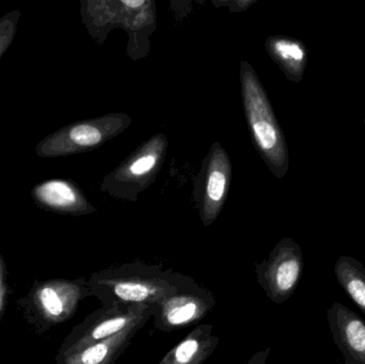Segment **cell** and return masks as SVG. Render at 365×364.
Segmentation results:
<instances>
[{"instance_id": "1", "label": "cell", "mask_w": 365, "mask_h": 364, "mask_svg": "<svg viewBox=\"0 0 365 364\" xmlns=\"http://www.w3.org/2000/svg\"><path fill=\"white\" fill-rule=\"evenodd\" d=\"M181 274L158 265L134 262L92 274L88 286L102 306H155L179 288Z\"/></svg>"}, {"instance_id": "2", "label": "cell", "mask_w": 365, "mask_h": 364, "mask_svg": "<svg viewBox=\"0 0 365 364\" xmlns=\"http://www.w3.org/2000/svg\"><path fill=\"white\" fill-rule=\"evenodd\" d=\"M92 296L85 277L36 281L17 308L32 331L43 335L75 316L81 301Z\"/></svg>"}, {"instance_id": "3", "label": "cell", "mask_w": 365, "mask_h": 364, "mask_svg": "<svg viewBox=\"0 0 365 364\" xmlns=\"http://www.w3.org/2000/svg\"><path fill=\"white\" fill-rule=\"evenodd\" d=\"M155 306H102L73 328L58 350L56 361L77 348L103 341L136 326H145L156 311Z\"/></svg>"}, {"instance_id": "4", "label": "cell", "mask_w": 365, "mask_h": 364, "mask_svg": "<svg viewBox=\"0 0 365 364\" xmlns=\"http://www.w3.org/2000/svg\"><path fill=\"white\" fill-rule=\"evenodd\" d=\"M304 271V258L299 246L284 239L270 252L268 259L255 267L257 284L266 296L277 305L291 298L299 286Z\"/></svg>"}, {"instance_id": "5", "label": "cell", "mask_w": 365, "mask_h": 364, "mask_svg": "<svg viewBox=\"0 0 365 364\" xmlns=\"http://www.w3.org/2000/svg\"><path fill=\"white\" fill-rule=\"evenodd\" d=\"M216 305L212 293L181 276L179 288L156 308L154 326L163 333H171L203 320Z\"/></svg>"}, {"instance_id": "6", "label": "cell", "mask_w": 365, "mask_h": 364, "mask_svg": "<svg viewBox=\"0 0 365 364\" xmlns=\"http://www.w3.org/2000/svg\"><path fill=\"white\" fill-rule=\"evenodd\" d=\"M327 320L345 364H365L364 321L341 303H334L328 310Z\"/></svg>"}, {"instance_id": "7", "label": "cell", "mask_w": 365, "mask_h": 364, "mask_svg": "<svg viewBox=\"0 0 365 364\" xmlns=\"http://www.w3.org/2000/svg\"><path fill=\"white\" fill-rule=\"evenodd\" d=\"M31 198L40 209L62 215H83L91 211L78 188L68 180L40 182L32 187Z\"/></svg>"}, {"instance_id": "8", "label": "cell", "mask_w": 365, "mask_h": 364, "mask_svg": "<svg viewBox=\"0 0 365 364\" xmlns=\"http://www.w3.org/2000/svg\"><path fill=\"white\" fill-rule=\"evenodd\" d=\"M245 100L249 121L252 126L257 145L264 153L272 155L280 147V135L270 118L265 96L255 81L251 80L245 87Z\"/></svg>"}, {"instance_id": "9", "label": "cell", "mask_w": 365, "mask_h": 364, "mask_svg": "<svg viewBox=\"0 0 365 364\" xmlns=\"http://www.w3.org/2000/svg\"><path fill=\"white\" fill-rule=\"evenodd\" d=\"M143 326L133 327L103 341L77 348L56 364H113L130 345Z\"/></svg>"}, {"instance_id": "10", "label": "cell", "mask_w": 365, "mask_h": 364, "mask_svg": "<svg viewBox=\"0 0 365 364\" xmlns=\"http://www.w3.org/2000/svg\"><path fill=\"white\" fill-rule=\"evenodd\" d=\"M212 329L210 324L195 327L158 364H203L218 346L219 338Z\"/></svg>"}, {"instance_id": "11", "label": "cell", "mask_w": 365, "mask_h": 364, "mask_svg": "<svg viewBox=\"0 0 365 364\" xmlns=\"http://www.w3.org/2000/svg\"><path fill=\"white\" fill-rule=\"evenodd\" d=\"M341 288L365 314V267L351 256H341L334 269Z\"/></svg>"}, {"instance_id": "12", "label": "cell", "mask_w": 365, "mask_h": 364, "mask_svg": "<svg viewBox=\"0 0 365 364\" xmlns=\"http://www.w3.org/2000/svg\"><path fill=\"white\" fill-rule=\"evenodd\" d=\"M21 15V11L19 9H14L0 17V58L12 44L16 36L17 27H19L17 25H19Z\"/></svg>"}, {"instance_id": "13", "label": "cell", "mask_w": 365, "mask_h": 364, "mask_svg": "<svg viewBox=\"0 0 365 364\" xmlns=\"http://www.w3.org/2000/svg\"><path fill=\"white\" fill-rule=\"evenodd\" d=\"M274 51L281 59L289 63H302L306 57L304 48L298 43L291 42V41H278L274 44Z\"/></svg>"}, {"instance_id": "14", "label": "cell", "mask_w": 365, "mask_h": 364, "mask_svg": "<svg viewBox=\"0 0 365 364\" xmlns=\"http://www.w3.org/2000/svg\"><path fill=\"white\" fill-rule=\"evenodd\" d=\"M227 186V177L221 171H212L208 177L207 196L212 202H219L222 199Z\"/></svg>"}, {"instance_id": "15", "label": "cell", "mask_w": 365, "mask_h": 364, "mask_svg": "<svg viewBox=\"0 0 365 364\" xmlns=\"http://www.w3.org/2000/svg\"><path fill=\"white\" fill-rule=\"evenodd\" d=\"M11 294L10 284H9V271L6 269V261L2 256L0 249V320L6 309L8 298Z\"/></svg>"}, {"instance_id": "16", "label": "cell", "mask_w": 365, "mask_h": 364, "mask_svg": "<svg viewBox=\"0 0 365 364\" xmlns=\"http://www.w3.org/2000/svg\"><path fill=\"white\" fill-rule=\"evenodd\" d=\"M156 158L153 155H145L137 160L130 166V172L135 175H145L155 167Z\"/></svg>"}, {"instance_id": "17", "label": "cell", "mask_w": 365, "mask_h": 364, "mask_svg": "<svg viewBox=\"0 0 365 364\" xmlns=\"http://www.w3.org/2000/svg\"><path fill=\"white\" fill-rule=\"evenodd\" d=\"M270 348H265V350H259L255 353L248 361L245 364H266L267 363L268 357H269Z\"/></svg>"}, {"instance_id": "18", "label": "cell", "mask_w": 365, "mask_h": 364, "mask_svg": "<svg viewBox=\"0 0 365 364\" xmlns=\"http://www.w3.org/2000/svg\"><path fill=\"white\" fill-rule=\"evenodd\" d=\"M122 4L130 6V8L137 9L139 6H143L145 1H143V0H124V1H122Z\"/></svg>"}]
</instances>
